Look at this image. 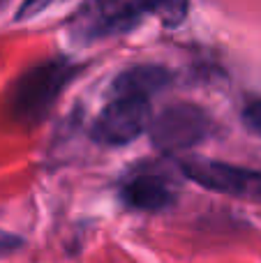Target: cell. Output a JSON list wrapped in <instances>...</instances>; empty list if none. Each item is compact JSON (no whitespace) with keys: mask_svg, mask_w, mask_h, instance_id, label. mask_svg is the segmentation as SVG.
<instances>
[{"mask_svg":"<svg viewBox=\"0 0 261 263\" xmlns=\"http://www.w3.org/2000/svg\"><path fill=\"white\" fill-rule=\"evenodd\" d=\"M174 81V74L162 65H134L116 77L111 92L116 97H143L148 100L151 95L164 90Z\"/></svg>","mask_w":261,"mask_h":263,"instance_id":"obj_7","label":"cell"},{"mask_svg":"<svg viewBox=\"0 0 261 263\" xmlns=\"http://www.w3.org/2000/svg\"><path fill=\"white\" fill-rule=\"evenodd\" d=\"M180 171L192 182L206 187L217 194H227L234 199L261 201V171L236 164L217 162V159H183Z\"/></svg>","mask_w":261,"mask_h":263,"instance_id":"obj_4","label":"cell"},{"mask_svg":"<svg viewBox=\"0 0 261 263\" xmlns=\"http://www.w3.org/2000/svg\"><path fill=\"white\" fill-rule=\"evenodd\" d=\"M77 74L79 67L67 58H51L26 69L12 83L7 95L12 118L18 123H40Z\"/></svg>","mask_w":261,"mask_h":263,"instance_id":"obj_2","label":"cell"},{"mask_svg":"<svg viewBox=\"0 0 261 263\" xmlns=\"http://www.w3.org/2000/svg\"><path fill=\"white\" fill-rule=\"evenodd\" d=\"M243 123L250 132L261 136V100L252 102V104H248L243 109Z\"/></svg>","mask_w":261,"mask_h":263,"instance_id":"obj_9","label":"cell"},{"mask_svg":"<svg viewBox=\"0 0 261 263\" xmlns=\"http://www.w3.org/2000/svg\"><path fill=\"white\" fill-rule=\"evenodd\" d=\"M120 199L127 208L143 210V213H160L174 205L176 192L162 176L141 173L134 176L120 187Z\"/></svg>","mask_w":261,"mask_h":263,"instance_id":"obj_6","label":"cell"},{"mask_svg":"<svg viewBox=\"0 0 261 263\" xmlns=\"http://www.w3.org/2000/svg\"><path fill=\"white\" fill-rule=\"evenodd\" d=\"M18 247H21V238L14 236V233L0 231V256H3V254H9V252L18 250Z\"/></svg>","mask_w":261,"mask_h":263,"instance_id":"obj_10","label":"cell"},{"mask_svg":"<svg viewBox=\"0 0 261 263\" xmlns=\"http://www.w3.org/2000/svg\"><path fill=\"white\" fill-rule=\"evenodd\" d=\"M153 120L151 102L143 97H116L92 123V139L102 145H127L137 141Z\"/></svg>","mask_w":261,"mask_h":263,"instance_id":"obj_5","label":"cell"},{"mask_svg":"<svg viewBox=\"0 0 261 263\" xmlns=\"http://www.w3.org/2000/svg\"><path fill=\"white\" fill-rule=\"evenodd\" d=\"M188 0H86L69 16V37L79 44L109 40L134 30L146 16L176 28L188 16Z\"/></svg>","mask_w":261,"mask_h":263,"instance_id":"obj_1","label":"cell"},{"mask_svg":"<svg viewBox=\"0 0 261 263\" xmlns=\"http://www.w3.org/2000/svg\"><path fill=\"white\" fill-rule=\"evenodd\" d=\"M55 3H63V0H23L21 7L16 9V21H28V18L42 14Z\"/></svg>","mask_w":261,"mask_h":263,"instance_id":"obj_8","label":"cell"},{"mask_svg":"<svg viewBox=\"0 0 261 263\" xmlns=\"http://www.w3.org/2000/svg\"><path fill=\"white\" fill-rule=\"evenodd\" d=\"M213 129L211 116L194 104H171L151 120V141L162 153H180L199 145Z\"/></svg>","mask_w":261,"mask_h":263,"instance_id":"obj_3","label":"cell"}]
</instances>
